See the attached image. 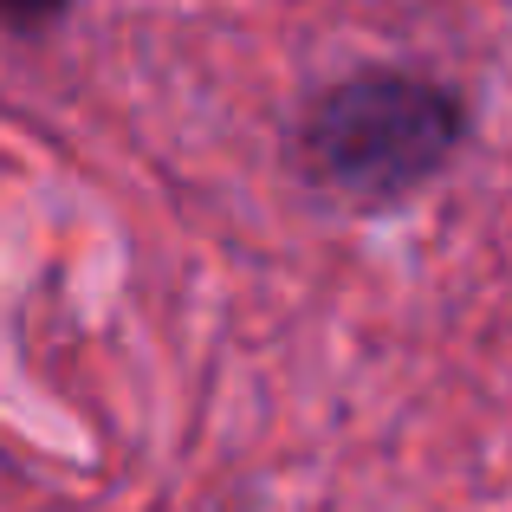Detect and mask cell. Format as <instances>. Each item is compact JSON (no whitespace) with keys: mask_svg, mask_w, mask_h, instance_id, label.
<instances>
[{"mask_svg":"<svg viewBox=\"0 0 512 512\" xmlns=\"http://www.w3.org/2000/svg\"><path fill=\"white\" fill-rule=\"evenodd\" d=\"M474 137L467 98L415 65H357L312 91L292 130V163L312 195L357 214L415 201L461 163Z\"/></svg>","mask_w":512,"mask_h":512,"instance_id":"1","label":"cell"},{"mask_svg":"<svg viewBox=\"0 0 512 512\" xmlns=\"http://www.w3.org/2000/svg\"><path fill=\"white\" fill-rule=\"evenodd\" d=\"M72 13V0H0V26L7 33H46Z\"/></svg>","mask_w":512,"mask_h":512,"instance_id":"2","label":"cell"}]
</instances>
